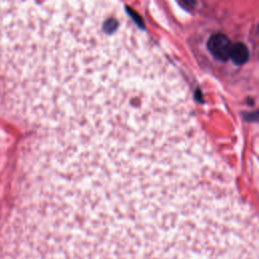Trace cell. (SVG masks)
<instances>
[{
    "instance_id": "1",
    "label": "cell",
    "mask_w": 259,
    "mask_h": 259,
    "mask_svg": "<svg viewBox=\"0 0 259 259\" xmlns=\"http://www.w3.org/2000/svg\"><path fill=\"white\" fill-rule=\"evenodd\" d=\"M32 122L27 259H257V215L192 97L68 107Z\"/></svg>"
},
{
    "instance_id": "2",
    "label": "cell",
    "mask_w": 259,
    "mask_h": 259,
    "mask_svg": "<svg viewBox=\"0 0 259 259\" xmlns=\"http://www.w3.org/2000/svg\"><path fill=\"white\" fill-rule=\"evenodd\" d=\"M207 48L215 59L220 61H227L230 58L232 44L225 34L215 33L208 39Z\"/></svg>"
},
{
    "instance_id": "3",
    "label": "cell",
    "mask_w": 259,
    "mask_h": 259,
    "mask_svg": "<svg viewBox=\"0 0 259 259\" xmlns=\"http://www.w3.org/2000/svg\"><path fill=\"white\" fill-rule=\"evenodd\" d=\"M230 58L237 65H243L249 59V51L247 47L242 42L232 45Z\"/></svg>"
}]
</instances>
